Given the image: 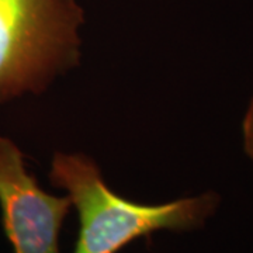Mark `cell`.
Here are the masks:
<instances>
[{"label": "cell", "instance_id": "cell-1", "mask_svg": "<svg viewBox=\"0 0 253 253\" xmlns=\"http://www.w3.org/2000/svg\"><path fill=\"white\" fill-rule=\"evenodd\" d=\"M52 186L66 191L79 215L73 253H117L138 238L158 231L199 229L219 207L215 191L165 204H139L111 191L96 161L81 152H55L49 168Z\"/></svg>", "mask_w": 253, "mask_h": 253}, {"label": "cell", "instance_id": "cell-3", "mask_svg": "<svg viewBox=\"0 0 253 253\" xmlns=\"http://www.w3.org/2000/svg\"><path fill=\"white\" fill-rule=\"evenodd\" d=\"M72 203L41 189L18 145L0 135V211L14 253H61L59 234Z\"/></svg>", "mask_w": 253, "mask_h": 253}, {"label": "cell", "instance_id": "cell-4", "mask_svg": "<svg viewBox=\"0 0 253 253\" xmlns=\"http://www.w3.org/2000/svg\"><path fill=\"white\" fill-rule=\"evenodd\" d=\"M242 138L245 152L253 162V96L242 121Z\"/></svg>", "mask_w": 253, "mask_h": 253}, {"label": "cell", "instance_id": "cell-2", "mask_svg": "<svg viewBox=\"0 0 253 253\" xmlns=\"http://www.w3.org/2000/svg\"><path fill=\"white\" fill-rule=\"evenodd\" d=\"M78 0H0V104L45 93L81 65Z\"/></svg>", "mask_w": 253, "mask_h": 253}]
</instances>
